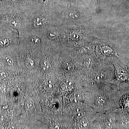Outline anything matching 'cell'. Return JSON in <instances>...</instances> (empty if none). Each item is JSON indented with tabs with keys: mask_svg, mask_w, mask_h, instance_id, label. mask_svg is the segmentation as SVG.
Listing matches in <instances>:
<instances>
[{
	"mask_svg": "<svg viewBox=\"0 0 129 129\" xmlns=\"http://www.w3.org/2000/svg\"><path fill=\"white\" fill-rule=\"evenodd\" d=\"M115 67V79L112 83L117 86L119 90V86L121 83H126L129 84V74L126 70L120 67L117 62L112 61Z\"/></svg>",
	"mask_w": 129,
	"mask_h": 129,
	"instance_id": "obj_1",
	"label": "cell"
},
{
	"mask_svg": "<svg viewBox=\"0 0 129 129\" xmlns=\"http://www.w3.org/2000/svg\"><path fill=\"white\" fill-rule=\"evenodd\" d=\"M35 106V102L33 100L29 99L25 102V108L27 110H31Z\"/></svg>",
	"mask_w": 129,
	"mask_h": 129,
	"instance_id": "obj_2",
	"label": "cell"
},
{
	"mask_svg": "<svg viewBox=\"0 0 129 129\" xmlns=\"http://www.w3.org/2000/svg\"><path fill=\"white\" fill-rule=\"evenodd\" d=\"M25 64L26 67L28 69H32L34 66V61L30 58H28L25 60Z\"/></svg>",
	"mask_w": 129,
	"mask_h": 129,
	"instance_id": "obj_3",
	"label": "cell"
},
{
	"mask_svg": "<svg viewBox=\"0 0 129 129\" xmlns=\"http://www.w3.org/2000/svg\"><path fill=\"white\" fill-rule=\"evenodd\" d=\"M44 19L41 18H37L35 22V25L37 27H41L44 24Z\"/></svg>",
	"mask_w": 129,
	"mask_h": 129,
	"instance_id": "obj_4",
	"label": "cell"
},
{
	"mask_svg": "<svg viewBox=\"0 0 129 129\" xmlns=\"http://www.w3.org/2000/svg\"><path fill=\"white\" fill-rule=\"evenodd\" d=\"M10 23L11 26L14 28H18L19 27V23L16 19H11L10 21Z\"/></svg>",
	"mask_w": 129,
	"mask_h": 129,
	"instance_id": "obj_5",
	"label": "cell"
},
{
	"mask_svg": "<svg viewBox=\"0 0 129 129\" xmlns=\"http://www.w3.org/2000/svg\"><path fill=\"white\" fill-rule=\"evenodd\" d=\"M42 67L43 70L44 71H48L50 68V63L47 61H45L42 63Z\"/></svg>",
	"mask_w": 129,
	"mask_h": 129,
	"instance_id": "obj_6",
	"label": "cell"
},
{
	"mask_svg": "<svg viewBox=\"0 0 129 129\" xmlns=\"http://www.w3.org/2000/svg\"><path fill=\"white\" fill-rule=\"evenodd\" d=\"M9 42V40L4 39L0 40V47H3L6 45Z\"/></svg>",
	"mask_w": 129,
	"mask_h": 129,
	"instance_id": "obj_7",
	"label": "cell"
},
{
	"mask_svg": "<svg viewBox=\"0 0 129 129\" xmlns=\"http://www.w3.org/2000/svg\"><path fill=\"white\" fill-rule=\"evenodd\" d=\"M6 61L8 64L9 65H12L13 64V61L11 58L6 57Z\"/></svg>",
	"mask_w": 129,
	"mask_h": 129,
	"instance_id": "obj_8",
	"label": "cell"
},
{
	"mask_svg": "<svg viewBox=\"0 0 129 129\" xmlns=\"http://www.w3.org/2000/svg\"><path fill=\"white\" fill-rule=\"evenodd\" d=\"M32 42H34V43H37L38 42H40V40L39 38H37V37H34V38H32Z\"/></svg>",
	"mask_w": 129,
	"mask_h": 129,
	"instance_id": "obj_9",
	"label": "cell"
}]
</instances>
